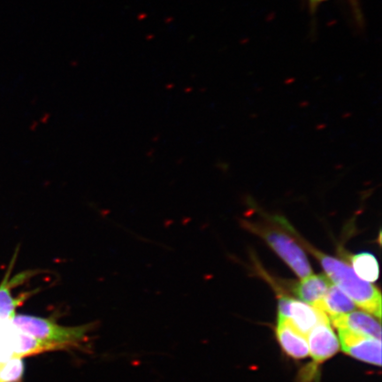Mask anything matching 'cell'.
I'll list each match as a JSON object with an SVG mask.
<instances>
[{
	"label": "cell",
	"instance_id": "11",
	"mask_svg": "<svg viewBox=\"0 0 382 382\" xmlns=\"http://www.w3.org/2000/svg\"><path fill=\"white\" fill-rule=\"evenodd\" d=\"M339 255L354 271L361 280L373 283L379 278V263L376 257L369 252L351 254L342 247L338 249Z\"/></svg>",
	"mask_w": 382,
	"mask_h": 382
},
{
	"label": "cell",
	"instance_id": "7",
	"mask_svg": "<svg viewBox=\"0 0 382 382\" xmlns=\"http://www.w3.org/2000/svg\"><path fill=\"white\" fill-rule=\"evenodd\" d=\"M309 351L315 363H320L331 358L339 351L340 343L330 322H322L307 335Z\"/></svg>",
	"mask_w": 382,
	"mask_h": 382
},
{
	"label": "cell",
	"instance_id": "3",
	"mask_svg": "<svg viewBox=\"0 0 382 382\" xmlns=\"http://www.w3.org/2000/svg\"><path fill=\"white\" fill-rule=\"evenodd\" d=\"M11 322L20 332L40 341L58 345L63 349L79 347L92 328L91 325L60 326L54 319L25 314H15Z\"/></svg>",
	"mask_w": 382,
	"mask_h": 382
},
{
	"label": "cell",
	"instance_id": "4",
	"mask_svg": "<svg viewBox=\"0 0 382 382\" xmlns=\"http://www.w3.org/2000/svg\"><path fill=\"white\" fill-rule=\"evenodd\" d=\"M19 250V247L18 246L12 256V260L10 262L6 273L0 283V319L2 320L12 321V317L15 316V310L17 307H19L20 304H22L25 302V300L28 299L31 295L36 293V291H32L28 293H24L18 297H13L12 296L11 289L23 284L30 278L34 277L38 273H42L44 272L41 270H27L22 272H19L18 274L14 275V277L11 278V272L15 265Z\"/></svg>",
	"mask_w": 382,
	"mask_h": 382
},
{
	"label": "cell",
	"instance_id": "13",
	"mask_svg": "<svg viewBox=\"0 0 382 382\" xmlns=\"http://www.w3.org/2000/svg\"><path fill=\"white\" fill-rule=\"evenodd\" d=\"M61 349H63L58 345L40 341L19 331L16 335V343L14 345L13 353L11 356L23 358L25 356Z\"/></svg>",
	"mask_w": 382,
	"mask_h": 382
},
{
	"label": "cell",
	"instance_id": "6",
	"mask_svg": "<svg viewBox=\"0 0 382 382\" xmlns=\"http://www.w3.org/2000/svg\"><path fill=\"white\" fill-rule=\"evenodd\" d=\"M342 349L357 360L373 365H381V342L344 328H338Z\"/></svg>",
	"mask_w": 382,
	"mask_h": 382
},
{
	"label": "cell",
	"instance_id": "14",
	"mask_svg": "<svg viewBox=\"0 0 382 382\" xmlns=\"http://www.w3.org/2000/svg\"><path fill=\"white\" fill-rule=\"evenodd\" d=\"M25 371L23 358L11 356L0 363V382H21Z\"/></svg>",
	"mask_w": 382,
	"mask_h": 382
},
{
	"label": "cell",
	"instance_id": "9",
	"mask_svg": "<svg viewBox=\"0 0 382 382\" xmlns=\"http://www.w3.org/2000/svg\"><path fill=\"white\" fill-rule=\"evenodd\" d=\"M331 319L337 329L344 328L377 340H381L380 322L366 311H351Z\"/></svg>",
	"mask_w": 382,
	"mask_h": 382
},
{
	"label": "cell",
	"instance_id": "2",
	"mask_svg": "<svg viewBox=\"0 0 382 382\" xmlns=\"http://www.w3.org/2000/svg\"><path fill=\"white\" fill-rule=\"evenodd\" d=\"M241 223L242 227L261 238L300 279L313 273L305 251L292 234L272 219L271 215L265 214L262 221L242 219Z\"/></svg>",
	"mask_w": 382,
	"mask_h": 382
},
{
	"label": "cell",
	"instance_id": "8",
	"mask_svg": "<svg viewBox=\"0 0 382 382\" xmlns=\"http://www.w3.org/2000/svg\"><path fill=\"white\" fill-rule=\"evenodd\" d=\"M276 336L282 349L295 359H302L309 354L306 336L294 327L289 318L278 316Z\"/></svg>",
	"mask_w": 382,
	"mask_h": 382
},
{
	"label": "cell",
	"instance_id": "12",
	"mask_svg": "<svg viewBox=\"0 0 382 382\" xmlns=\"http://www.w3.org/2000/svg\"><path fill=\"white\" fill-rule=\"evenodd\" d=\"M317 309L333 318L353 311L356 304L343 291L331 283Z\"/></svg>",
	"mask_w": 382,
	"mask_h": 382
},
{
	"label": "cell",
	"instance_id": "10",
	"mask_svg": "<svg viewBox=\"0 0 382 382\" xmlns=\"http://www.w3.org/2000/svg\"><path fill=\"white\" fill-rule=\"evenodd\" d=\"M331 283L326 275L312 273L301 279L293 290L302 302L317 309Z\"/></svg>",
	"mask_w": 382,
	"mask_h": 382
},
{
	"label": "cell",
	"instance_id": "5",
	"mask_svg": "<svg viewBox=\"0 0 382 382\" xmlns=\"http://www.w3.org/2000/svg\"><path fill=\"white\" fill-rule=\"evenodd\" d=\"M279 316L289 318L294 327L304 336L317 325L329 321L328 316L322 310L287 296H281L279 300Z\"/></svg>",
	"mask_w": 382,
	"mask_h": 382
},
{
	"label": "cell",
	"instance_id": "1",
	"mask_svg": "<svg viewBox=\"0 0 382 382\" xmlns=\"http://www.w3.org/2000/svg\"><path fill=\"white\" fill-rule=\"evenodd\" d=\"M272 218L276 223L292 234L304 251L311 254L319 262L326 277L333 284L343 291L356 305L380 319L381 295L380 291L374 285L356 276L351 266L343 259L329 256L315 248L300 234L286 218L280 215H273Z\"/></svg>",
	"mask_w": 382,
	"mask_h": 382
}]
</instances>
